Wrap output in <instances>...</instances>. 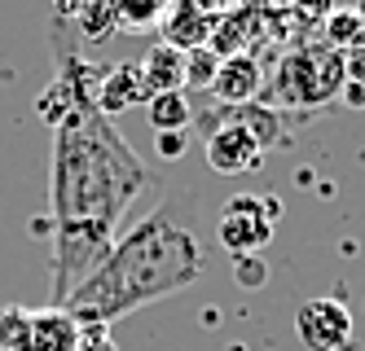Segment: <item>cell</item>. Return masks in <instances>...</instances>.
Listing matches in <instances>:
<instances>
[{
    "instance_id": "1",
    "label": "cell",
    "mask_w": 365,
    "mask_h": 351,
    "mask_svg": "<svg viewBox=\"0 0 365 351\" xmlns=\"http://www.w3.org/2000/svg\"><path fill=\"white\" fill-rule=\"evenodd\" d=\"M150 184L141 154L115 123L80 97L53 127V294L71 299L97 263L110 255L119 220Z\"/></svg>"
},
{
    "instance_id": "2",
    "label": "cell",
    "mask_w": 365,
    "mask_h": 351,
    "mask_svg": "<svg viewBox=\"0 0 365 351\" xmlns=\"http://www.w3.org/2000/svg\"><path fill=\"white\" fill-rule=\"evenodd\" d=\"M194 206H198L194 189L168 194L150 215H141L133 229L115 237V246L97 263V273H88L58 308H66L80 330L88 325L106 330L150 303L198 285V277L207 273V246Z\"/></svg>"
},
{
    "instance_id": "3",
    "label": "cell",
    "mask_w": 365,
    "mask_h": 351,
    "mask_svg": "<svg viewBox=\"0 0 365 351\" xmlns=\"http://www.w3.org/2000/svg\"><path fill=\"white\" fill-rule=\"evenodd\" d=\"M344 84H348L344 53L330 48L326 40H312L277 62L273 79H264V93L273 110L277 105H326L330 97L344 93Z\"/></svg>"
},
{
    "instance_id": "4",
    "label": "cell",
    "mask_w": 365,
    "mask_h": 351,
    "mask_svg": "<svg viewBox=\"0 0 365 351\" xmlns=\"http://www.w3.org/2000/svg\"><path fill=\"white\" fill-rule=\"evenodd\" d=\"M273 215L269 202L259 194H233L220 206V220H216V241L225 246L229 259H242V255H259L273 241Z\"/></svg>"
},
{
    "instance_id": "5",
    "label": "cell",
    "mask_w": 365,
    "mask_h": 351,
    "mask_svg": "<svg viewBox=\"0 0 365 351\" xmlns=\"http://www.w3.org/2000/svg\"><path fill=\"white\" fill-rule=\"evenodd\" d=\"M295 334L308 351H348L352 347V312L339 299H308L295 308Z\"/></svg>"
},
{
    "instance_id": "6",
    "label": "cell",
    "mask_w": 365,
    "mask_h": 351,
    "mask_svg": "<svg viewBox=\"0 0 365 351\" xmlns=\"http://www.w3.org/2000/svg\"><path fill=\"white\" fill-rule=\"evenodd\" d=\"M259 158H264V150H259V141L251 137V132L242 123H212L207 127V167L220 172V176H242V172H255Z\"/></svg>"
},
{
    "instance_id": "7",
    "label": "cell",
    "mask_w": 365,
    "mask_h": 351,
    "mask_svg": "<svg viewBox=\"0 0 365 351\" xmlns=\"http://www.w3.org/2000/svg\"><path fill=\"white\" fill-rule=\"evenodd\" d=\"M220 105H247L264 93V66H259L255 53H233V58H220L216 84H212Z\"/></svg>"
},
{
    "instance_id": "8",
    "label": "cell",
    "mask_w": 365,
    "mask_h": 351,
    "mask_svg": "<svg viewBox=\"0 0 365 351\" xmlns=\"http://www.w3.org/2000/svg\"><path fill=\"white\" fill-rule=\"evenodd\" d=\"M141 88H145V101L159 97V93H185V53L172 48L168 40H154L145 53H141Z\"/></svg>"
},
{
    "instance_id": "9",
    "label": "cell",
    "mask_w": 365,
    "mask_h": 351,
    "mask_svg": "<svg viewBox=\"0 0 365 351\" xmlns=\"http://www.w3.org/2000/svg\"><path fill=\"white\" fill-rule=\"evenodd\" d=\"M97 110L106 115V119H115V115H123V110H133V105H145V88H141V70H137V62H119V66H110L106 75L97 79Z\"/></svg>"
},
{
    "instance_id": "10",
    "label": "cell",
    "mask_w": 365,
    "mask_h": 351,
    "mask_svg": "<svg viewBox=\"0 0 365 351\" xmlns=\"http://www.w3.org/2000/svg\"><path fill=\"white\" fill-rule=\"evenodd\" d=\"M212 31H216V14L198 9L194 0H176L172 14H168V22H163V40L172 48H180V53L202 48L207 40H212Z\"/></svg>"
},
{
    "instance_id": "11",
    "label": "cell",
    "mask_w": 365,
    "mask_h": 351,
    "mask_svg": "<svg viewBox=\"0 0 365 351\" xmlns=\"http://www.w3.org/2000/svg\"><path fill=\"white\" fill-rule=\"evenodd\" d=\"M80 347V325L66 308H40L31 312V351H75Z\"/></svg>"
},
{
    "instance_id": "12",
    "label": "cell",
    "mask_w": 365,
    "mask_h": 351,
    "mask_svg": "<svg viewBox=\"0 0 365 351\" xmlns=\"http://www.w3.org/2000/svg\"><path fill=\"white\" fill-rule=\"evenodd\" d=\"M259 31V14L251 9V5H238L233 14H225V18H216V31H212V40H207V48L216 53V58H233V53H251L247 48V40Z\"/></svg>"
},
{
    "instance_id": "13",
    "label": "cell",
    "mask_w": 365,
    "mask_h": 351,
    "mask_svg": "<svg viewBox=\"0 0 365 351\" xmlns=\"http://www.w3.org/2000/svg\"><path fill=\"white\" fill-rule=\"evenodd\" d=\"M225 119H233V123H242L251 137L259 141V150H269V145H282V115L273 110V105H264V101H247V105H225Z\"/></svg>"
},
{
    "instance_id": "14",
    "label": "cell",
    "mask_w": 365,
    "mask_h": 351,
    "mask_svg": "<svg viewBox=\"0 0 365 351\" xmlns=\"http://www.w3.org/2000/svg\"><path fill=\"white\" fill-rule=\"evenodd\" d=\"M145 119L154 132H185L194 123V110H190V97L185 93H159L145 101Z\"/></svg>"
},
{
    "instance_id": "15",
    "label": "cell",
    "mask_w": 365,
    "mask_h": 351,
    "mask_svg": "<svg viewBox=\"0 0 365 351\" xmlns=\"http://www.w3.org/2000/svg\"><path fill=\"white\" fill-rule=\"evenodd\" d=\"M322 40H326L330 48H339V53L361 48V44H365V22H361V14L334 5V9L322 18Z\"/></svg>"
},
{
    "instance_id": "16",
    "label": "cell",
    "mask_w": 365,
    "mask_h": 351,
    "mask_svg": "<svg viewBox=\"0 0 365 351\" xmlns=\"http://www.w3.org/2000/svg\"><path fill=\"white\" fill-rule=\"evenodd\" d=\"M0 351H31V308H0Z\"/></svg>"
},
{
    "instance_id": "17",
    "label": "cell",
    "mask_w": 365,
    "mask_h": 351,
    "mask_svg": "<svg viewBox=\"0 0 365 351\" xmlns=\"http://www.w3.org/2000/svg\"><path fill=\"white\" fill-rule=\"evenodd\" d=\"M216 70H220V58L207 44L185 53V88H212L216 84Z\"/></svg>"
},
{
    "instance_id": "18",
    "label": "cell",
    "mask_w": 365,
    "mask_h": 351,
    "mask_svg": "<svg viewBox=\"0 0 365 351\" xmlns=\"http://www.w3.org/2000/svg\"><path fill=\"white\" fill-rule=\"evenodd\" d=\"M115 5V22H128V26H150L168 9V0H110Z\"/></svg>"
},
{
    "instance_id": "19",
    "label": "cell",
    "mask_w": 365,
    "mask_h": 351,
    "mask_svg": "<svg viewBox=\"0 0 365 351\" xmlns=\"http://www.w3.org/2000/svg\"><path fill=\"white\" fill-rule=\"evenodd\" d=\"M115 5L110 0H97V5L80 18V31H84V40H110V31H115Z\"/></svg>"
},
{
    "instance_id": "20",
    "label": "cell",
    "mask_w": 365,
    "mask_h": 351,
    "mask_svg": "<svg viewBox=\"0 0 365 351\" xmlns=\"http://www.w3.org/2000/svg\"><path fill=\"white\" fill-rule=\"evenodd\" d=\"M233 277H238V285L255 290V285H264L269 268H264V259H259V255H242V259H233Z\"/></svg>"
},
{
    "instance_id": "21",
    "label": "cell",
    "mask_w": 365,
    "mask_h": 351,
    "mask_svg": "<svg viewBox=\"0 0 365 351\" xmlns=\"http://www.w3.org/2000/svg\"><path fill=\"white\" fill-rule=\"evenodd\" d=\"M154 137H159V141H154V150H159V158H168V163H176V158L190 150L185 132H154Z\"/></svg>"
},
{
    "instance_id": "22",
    "label": "cell",
    "mask_w": 365,
    "mask_h": 351,
    "mask_svg": "<svg viewBox=\"0 0 365 351\" xmlns=\"http://www.w3.org/2000/svg\"><path fill=\"white\" fill-rule=\"evenodd\" d=\"M299 18H308V22H322L330 9H334V0H286Z\"/></svg>"
},
{
    "instance_id": "23",
    "label": "cell",
    "mask_w": 365,
    "mask_h": 351,
    "mask_svg": "<svg viewBox=\"0 0 365 351\" xmlns=\"http://www.w3.org/2000/svg\"><path fill=\"white\" fill-rule=\"evenodd\" d=\"M93 5L97 0H53V14H58V22H80Z\"/></svg>"
},
{
    "instance_id": "24",
    "label": "cell",
    "mask_w": 365,
    "mask_h": 351,
    "mask_svg": "<svg viewBox=\"0 0 365 351\" xmlns=\"http://www.w3.org/2000/svg\"><path fill=\"white\" fill-rule=\"evenodd\" d=\"M75 351H115V347H110V338H106L101 325H88V330H80V347Z\"/></svg>"
},
{
    "instance_id": "25",
    "label": "cell",
    "mask_w": 365,
    "mask_h": 351,
    "mask_svg": "<svg viewBox=\"0 0 365 351\" xmlns=\"http://www.w3.org/2000/svg\"><path fill=\"white\" fill-rule=\"evenodd\" d=\"M344 66H348V79H352V84H365V44L352 48V53H344Z\"/></svg>"
},
{
    "instance_id": "26",
    "label": "cell",
    "mask_w": 365,
    "mask_h": 351,
    "mask_svg": "<svg viewBox=\"0 0 365 351\" xmlns=\"http://www.w3.org/2000/svg\"><path fill=\"white\" fill-rule=\"evenodd\" d=\"M339 97H344V105H352V110H365V84H352V79H348Z\"/></svg>"
},
{
    "instance_id": "27",
    "label": "cell",
    "mask_w": 365,
    "mask_h": 351,
    "mask_svg": "<svg viewBox=\"0 0 365 351\" xmlns=\"http://www.w3.org/2000/svg\"><path fill=\"white\" fill-rule=\"evenodd\" d=\"M194 5H198V9H207V14H212V9H225V5H238V0H194Z\"/></svg>"
},
{
    "instance_id": "28",
    "label": "cell",
    "mask_w": 365,
    "mask_h": 351,
    "mask_svg": "<svg viewBox=\"0 0 365 351\" xmlns=\"http://www.w3.org/2000/svg\"><path fill=\"white\" fill-rule=\"evenodd\" d=\"M356 14H361V22H365V0H356Z\"/></svg>"
}]
</instances>
